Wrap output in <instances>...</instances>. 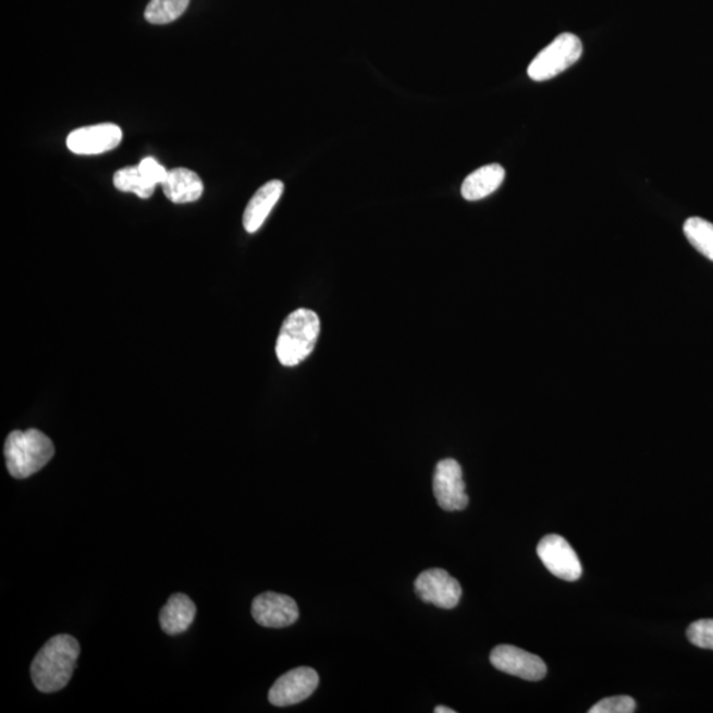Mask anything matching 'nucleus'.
Segmentation results:
<instances>
[{"mask_svg": "<svg viewBox=\"0 0 713 713\" xmlns=\"http://www.w3.org/2000/svg\"><path fill=\"white\" fill-rule=\"evenodd\" d=\"M79 653L76 638L70 635L51 638L30 665V677L37 690L46 693L63 690L72 679Z\"/></svg>", "mask_w": 713, "mask_h": 713, "instance_id": "obj_1", "label": "nucleus"}, {"mask_svg": "<svg viewBox=\"0 0 713 713\" xmlns=\"http://www.w3.org/2000/svg\"><path fill=\"white\" fill-rule=\"evenodd\" d=\"M53 455L52 440L35 428H29L27 431H12L5 439V465L14 479H28L39 472L52 460Z\"/></svg>", "mask_w": 713, "mask_h": 713, "instance_id": "obj_2", "label": "nucleus"}, {"mask_svg": "<svg viewBox=\"0 0 713 713\" xmlns=\"http://www.w3.org/2000/svg\"><path fill=\"white\" fill-rule=\"evenodd\" d=\"M320 319L311 309L300 308L287 316L276 340V357L287 368L306 361L320 334Z\"/></svg>", "mask_w": 713, "mask_h": 713, "instance_id": "obj_3", "label": "nucleus"}, {"mask_svg": "<svg viewBox=\"0 0 713 713\" xmlns=\"http://www.w3.org/2000/svg\"><path fill=\"white\" fill-rule=\"evenodd\" d=\"M581 54L582 45L579 37L574 34H562L536 56L527 73L532 81L554 78L578 63Z\"/></svg>", "mask_w": 713, "mask_h": 713, "instance_id": "obj_4", "label": "nucleus"}, {"mask_svg": "<svg viewBox=\"0 0 713 713\" xmlns=\"http://www.w3.org/2000/svg\"><path fill=\"white\" fill-rule=\"evenodd\" d=\"M433 494L438 505L446 512L464 511L468 506L462 465L454 458L438 463L433 475Z\"/></svg>", "mask_w": 713, "mask_h": 713, "instance_id": "obj_5", "label": "nucleus"}, {"mask_svg": "<svg viewBox=\"0 0 713 713\" xmlns=\"http://www.w3.org/2000/svg\"><path fill=\"white\" fill-rule=\"evenodd\" d=\"M539 560L556 578L576 581L581 578L582 567L578 554L563 537L545 536L537 548Z\"/></svg>", "mask_w": 713, "mask_h": 713, "instance_id": "obj_6", "label": "nucleus"}, {"mask_svg": "<svg viewBox=\"0 0 713 713\" xmlns=\"http://www.w3.org/2000/svg\"><path fill=\"white\" fill-rule=\"evenodd\" d=\"M415 591L425 603L454 610L462 599V586L444 569H427L415 581Z\"/></svg>", "mask_w": 713, "mask_h": 713, "instance_id": "obj_7", "label": "nucleus"}, {"mask_svg": "<svg viewBox=\"0 0 713 713\" xmlns=\"http://www.w3.org/2000/svg\"><path fill=\"white\" fill-rule=\"evenodd\" d=\"M492 665L502 673L526 680H542L548 674V666L541 656L529 653L512 644H500L491 653Z\"/></svg>", "mask_w": 713, "mask_h": 713, "instance_id": "obj_8", "label": "nucleus"}, {"mask_svg": "<svg viewBox=\"0 0 713 713\" xmlns=\"http://www.w3.org/2000/svg\"><path fill=\"white\" fill-rule=\"evenodd\" d=\"M319 675L311 667L291 669L279 678L269 692V700L275 706H288L303 702L316 691Z\"/></svg>", "mask_w": 713, "mask_h": 713, "instance_id": "obj_9", "label": "nucleus"}, {"mask_svg": "<svg viewBox=\"0 0 713 713\" xmlns=\"http://www.w3.org/2000/svg\"><path fill=\"white\" fill-rule=\"evenodd\" d=\"M254 619L265 628H287L299 618V607L287 594L266 592L254 599Z\"/></svg>", "mask_w": 713, "mask_h": 713, "instance_id": "obj_10", "label": "nucleus"}, {"mask_svg": "<svg viewBox=\"0 0 713 713\" xmlns=\"http://www.w3.org/2000/svg\"><path fill=\"white\" fill-rule=\"evenodd\" d=\"M123 133L114 123L81 127L66 138V146L73 153L98 155L114 150L121 145Z\"/></svg>", "mask_w": 713, "mask_h": 713, "instance_id": "obj_11", "label": "nucleus"}, {"mask_svg": "<svg viewBox=\"0 0 713 713\" xmlns=\"http://www.w3.org/2000/svg\"><path fill=\"white\" fill-rule=\"evenodd\" d=\"M284 192V184L279 180L266 183L253 196L244 213V226L247 233H257L268 220L271 210L274 209Z\"/></svg>", "mask_w": 713, "mask_h": 713, "instance_id": "obj_12", "label": "nucleus"}, {"mask_svg": "<svg viewBox=\"0 0 713 713\" xmlns=\"http://www.w3.org/2000/svg\"><path fill=\"white\" fill-rule=\"evenodd\" d=\"M196 605L187 594L175 593L160 611V626L164 634L177 636L184 634L194 624Z\"/></svg>", "mask_w": 713, "mask_h": 713, "instance_id": "obj_13", "label": "nucleus"}, {"mask_svg": "<svg viewBox=\"0 0 713 713\" xmlns=\"http://www.w3.org/2000/svg\"><path fill=\"white\" fill-rule=\"evenodd\" d=\"M161 187H163L167 198L175 204L195 202L204 192L202 180L196 172L188 169L170 171Z\"/></svg>", "mask_w": 713, "mask_h": 713, "instance_id": "obj_14", "label": "nucleus"}, {"mask_svg": "<svg viewBox=\"0 0 713 713\" xmlns=\"http://www.w3.org/2000/svg\"><path fill=\"white\" fill-rule=\"evenodd\" d=\"M505 180L504 167L488 164L470 173L462 185V195L465 200L479 201L491 196L501 187Z\"/></svg>", "mask_w": 713, "mask_h": 713, "instance_id": "obj_15", "label": "nucleus"}, {"mask_svg": "<svg viewBox=\"0 0 713 713\" xmlns=\"http://www.w3.org/2000/svg\"><path fill=\"white\" fill-rule=\"evenodd\" d=\"M114 187L118 190L127 192V194H135L140 198H150L157 185L148 182L139 167H126V169L115 172Z\"/></svg>", "mask_w": 713, "mask_h": 713, "instance_id": "obj_16", "label": "nucleus"}, {"mask_svg": "<svg viewBox=\"0 0 713 713\" xmlns=\"http://www.w3.org/2000/svg\"><path fill=\"white\" fill-rule=\"evenodd\" d=\"M684 231L690 244L713 262V223L691 217L685 222Z\"/></svg>", "mask_w": 713, "mask_h": 713, "instance_id": "obj_17", "label": "nucleus"}, {"mask_svg": "<svg viewBox=\"0 0 713 713\" xmlns=\"http://www.w3.org/2000/svg\"><path fill=\"white\" fill-rule=\"evenodd\" d=\"M190 0H151L148 3L145 16L151 24H170L177 21L187 11Z\"/></svg>", "mask_w": 713, "mask_h": 713, "instance_id": "obj_18", "label": "nucleus"}, {"mask_svg": "<svg viewBox=\"0 0 713 713\" xmlns=\"http://www.w3.org/2000/svg\"><path fill=\"white\" fill-rule=\"evenodd\" d=\"M687 638L698 648L713 650V619H699L687 629Z\"/></svg>", "mask_w": 713, "mask_h": 713, "instance_id": "obj_19", "label": "nucleus"}, {"mask_svg": "<svg viewBox=\"0 0 713 713\" xmlns=\"http://www.w3.org/2000/svg\"><path fill=\"white\" fill-rule=\"evenodd\" d=\"M636 711V702L630 697H613L600 700L594 704L589 713H634Z\"/></svg>", "mask_w": 713, "mask_h": 713, "instance_id": "obj_20", "label": "nucleus"}, {"mask_svg": "<svg viewBox=\"0 0 713 713\" xmlns=\"http://www.w3.org/2000/svg\"><path fill=\"white\" fill-rule=\"evenodd\" d=\"M138 167L143 175H145L148 182L153 185L163 184L167 175H169V171H167L164 167L159 164L153 158L143 159Z\"/></svg>", "mask_w": 713, "mask_h": 713, "instance_id": "obj_21", "label": "nucleus"}, {"mask_svg": "<svg viewBox=\"0 0 713 713\" xmlns=\"http://www.w3.org/2000/svg\"><path fill=\"white\" fill-rule=\"evenodd\" d=\"M456 711L448 709V706H437L435 713H455Z\"/></svg>", "mask_w": 713, "mask_h": 713, "instance_id": "obj_22", "label": "nucleus"}]
</instances>
